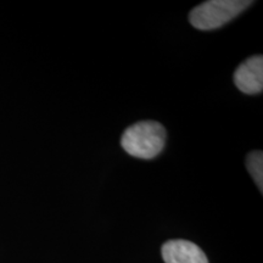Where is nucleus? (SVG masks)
<instances>
[{
	"mask_svg": "<svg viewBox=\"0 0 263 263\" xmlns=\"http://www.w3.org/2000/svg\"><path fill=\"white\" fill-rule=\"evenodd\" d=\"M251 4L249 0H209L192 10L189 21L201 31L216 29L228 24Z\"/></svg>",
	"mask_w": 263,
	"mask_h": 263,
	"instance_id": "f03ea898",
	"label": "nucleus"
},
{
	"mask_svg": "<svg viewBox=\"0 0 263 263\" xmlns=\"http://www.w3.org/2000/svg\"><path fill=\"white\" fill-rule=\"evenodd\" d=\"M162 257L166 263H209L205 252L188 240H170L162 246Z\"/></svg>",
	"mask_w": 263,
	"mask_h": 263,
	"instance_id": "20e7f679",
	"label": "nucleus"
},
{
	"mask_svg": "<svg viewBox=\"0 0 263 263\" xmlns=\"http://www.w3.org/2000/svg\"><path fill=\"white\" fill-rule=\"evenodd\" d=\"M167 133L156 121H141L124 130L121 145L130 156L141 160L155 159L166 144Z\"/></svg>",
	"mask_w": 263,
	"mask_h": 263,
	"instance_id": "f257e3e1",
	"label": "nucleus"
},
{
	"mask_svg": "<svg viewBox=\"0 0 263 263\" xmlns=\"http://www.w3.org/2000/svg\"><path fill=\"white\" fill-rule=\"evenodd\" d=\"M246 167L249 173L254 178L256 185L258 186L259 192L263 190V154L262 151L256 150L249 154L246 157Z\"/></svg>",
	"mask_w": 263,
	"mask_h": 263,
	"instance_id": "39448f33",
	"label": "nucleus"
},
{
	"mask_svg": "<svg viewBox=\"0 0 263 263\" xmlns=\"http://www.w3.org/2000/svg\"><path fill=\"white\" fill-rule=\"evenodd\" d=\"M234 83L245 94H258L263 89V57L255 55L236 68Z\"/></svg>",
	"mask_w": 263,
	"mask_h": 263,
	"instance_id": "7ed1b4c3",
	"label": "nucleus"
}]
</instances>
